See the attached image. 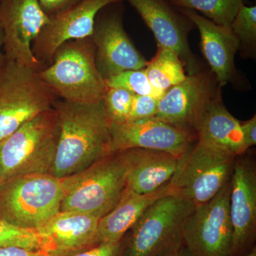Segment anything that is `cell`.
<instances>
[{"label": "cell", "instance_id": "8fae6325", "mask_svg": "<svg viewBox=\"0 0 256 256\" xmlns=\"http://www.w3.org/2000/svg\"><path fill=\"white\" fill-rule=\"evenodd\" d=\"M50 21L38 0H0L4 56L38 72L44 68L34 55L32 46Z\"/></svg>", "mask_w": 256, "mask_h": 256}, {"label": "cell", "instance_id": "d4e9b609", "mask_svg": "<svg viewBox=\"0 0 256 256\" xmlns=\"http://www.w3.org/2000/svg\"><path fill=\"white\" fill-rule=\"evenodd\" d=\"M108 88H121L134 95L150 96L160 100L164 92L152 86L144 68L130 70L106 79Z\"/></svg>", "mask_w": 256, "mask_h": 256}, {"label": "cell", "instance_id": "484cf974", "mask_svg": "<svg viewBox=\"0 0 256 256\" xmlns=\"http://www.w3.org/2000/svg\"><path fill=\"white\" fill-rule=\"evenodd\" d=\"M230 28L242 47L252 52L256 45V6L242 4L230 25Z\"/></svg>", "mask_w": 256, "mask_h": 256}, {"label": "cell", "instance_id": "8992f818", "mask_svg": "<svg viewBox=\"0 0 256 256\" xmlns=\"http://www.w3.org/2000/svg\"><path fill=\"white\" fill-rule=\"evenodd\" d=\"M62 178L50 174L14 176L0 184V218L20 228L38 230L60 212Z\"/></svg>", "mask_w": 256, "mask_h": 256}, {"label": "cell", "instance_id": "4fadbf2b", "mask_svg": "<svg viewBox=\"0 0 256 256\" xmlns=\"http://www.w3.org/2000/svg\"><path fill=\"white\" fill-rule=\"evenodd\" d=\"M229 214L233 228L229 256H244L256 246V164L252 156H237L230 178Z\"/></svg>", "mask_w": 256, "mask_h": 256}, {"label": "cell", "instance_id": "52a82bcc", "mask_svg": "<svg viewBox=\"0 0 256 256\" xmlns=\"http://www.w3.org/2000/svg\"><path fill=\"white\" fill-rule=\"evenodd\" d=\"M58 100L38 74L3 54L0 58V141Z\"/></svg>", "mask_w": 256, "mask_h": 256}, {"label": "cell", "instance_id": "30bf717a", "mask_svg": "<svg viewBox=\"0 0 256 256\" xmlns=\"http://www.w3.org/2000/svg\"><path fill=\"white\" fill-rule=\"evenodd\" d=\"M122 2L112 3L99 12L90 36L96 47V66L105 80L126 70L144 68L148 62L124 31Z\"/></svg>", "mask_w": 256, "mask_h": 256}, {"label": "cell", "instance_id": "d6a6232c", "mask_svg": "<svg viewBox=\"0 0 256 256\" xmlns=\"http://www.w3.org/2000/svg\"><path fill=\"white\" fill-rule=\"evenodd\" d=\"M163 256H192L190 252H188V248L183 246L182 247L180 248L178 250H175L170 254H166V255Z\"/></svg>", "mask_w": 256, "mask_h": 256}, {"label": "cell", "instance_id": "5bb4252c", "mask_svg": "<svg viewBox=\"0 0 256 256\" xmlns=\"http://www.w3.org/2000/svg\"><path fill=\"white\" fill-rule=\"evenodd\" d=\"M124 0H82L78 4L50 16V22L42 28L32 44L37 60L50 65L56 50L65 42L92 36L96 16L102 8Z\"/></svg>", "mask_w": 256, "mask_h": 256}, {"label": "cell", "instance_id": "9a60e30c", "mask_svg": "<svg viewBox=\"0 0 256 256\" xmlns=\"http://www.w3.org/2000/svg\"><path fill=\"white\" fill-rule=\"evenodd\" d=\"M138 12L152 32L158 45L174 52L183 62L188 75L200 72L188 42L194 25L172 4L170 0H126Z\"/></svg>", "mask_w": 256, "mask_h": 256}, {"label": "cell", "instance_id": "d590c367", "mask_svg": "<svg viewBox=\"0 0 256 256\" xmlns=\"http://www.w3.org/2000/svg\"><path fill=\"white\" fill-rule=\"evenodd\" d=\"M2 182V178L1 172H0V184Z\"/></svg>", "mask_w": 256, "mask_h": 256}, {"label": "cell", "instance_id": "ac0fdd59", "mask_svg": "<svg viewBox=\"0 0 256 256\" xmlns=\"http://www.w3.org/2000/svg\"><path fill=\"white\" fill-rule=\"evenodd\" d=\"M178 10L198 28L202 52L212 73L220 88L225 86L235 74L234 60L240 48L238 38L230 28L216 24L193 10Z\"/></svg>", "mask_w": 256, "mask_h": 256}, {"label": "cell", "instance_id": "6da1fadb", "mask_svg": "<svg viewBox=\"0 0 256 256\" xmlns=\"http://www.w3.org/2000/svg\"><path fill=\"white\" fill-rule=\"evenodd\" d=\"M60 136L50 174L65 178L112 154L111 124L104 100L90 105L56 101Z\"/></svg>", "mask_w": 256, "mask_h": 256}, {"label": "cell", "instance_id": "ba28073f", "mask_svg": "<svg viewBox=\"0 0 256 256\" xmlns=\"http://www.w3.org/2000/svg\"><path fill=\"white\" fill-rule=\"evenodd\" d=\"M236 156L197 140L169 183L170 194L195 206L210 201L232 176Z\"/></svg>", "mask_w": 256, "mask_h": 256}, {"label": "cell", "instance_id": "7402d4cb", "mask_svg": "<svg viewBox=\"0 0 256 256\" xmlns=\"http://www.w3.org/2000/svg\"><path fill=\"white\" fill-rule=\"evenodd\" d=\"M144 70L152 86L162 92L182 82L188 76L178 56L172 50L160 45L156 56L148 62Z\"/></svg>", "mask_w": 256, "mask_h": 256}, {"label": "cell", "instance_id": "83f0119b", "mask_svg": "<svg viewBox=\"0 0 256 256\" xmlns=\"http://www.w3.org/2000/svg\"><path fill=\"white\" fill-rule=\"evenodd\" d=\"M158 102L159 100L152 96L134 95L128 120L156 117L158 114Z\"/></svg>", "mask_w": 256, "mask_h": 256}, {"label": "cell", "instance_id": "1f68e13d", "mask_svg": "<svg viewBox=\"0 0 256 256\" xmlns=\"http://www.w3.org/2000/svg\"><path fill=\"white\" fill-rule=\"evenodd\" d=\"M0 256H52L44 252L18 246L0 248Z\"/></svg>", "mask_w": 256, "mask_h": 256}, {"label": "cell", "instance_id": "3957f363", "mask_svg": "<svg viewBox=\"0 0 256 256\" xmlns=\"http://www.w3.org/2000/svg\"><path fill=\"white\" fill-rule=\"evenodd\" d=\"M124 151L116 152L86 169L62 178L60 212H76L100 218L118 203L127 186Z\"/></svg>", "mask_w": 256, "mask_h": 256}, {"label": "cell", "instance_id": "4dcf8cb0", "mask_svg": "<svg viewBox=\"0 0 256 256\" xmlns=\"http://www.w3.org/2000/svg\"><path fill=\"white\" fill-rule=\"evenodd\" d=\"M240 128L246 151L256 144V116L248 120L240 122Z\"/></svg>", "mask_w": 256, "mask_h": 256}, {"label": "cell", "instance_id": "7a4b0ae2", "mask_svg": "<svg viewBox=\"0 0 256 256\" xmlns=\"http://www.w3.org/2000/svg\"><path fill=\"white\" fill-rule=\"evenodd\" d=\"M38 74L57 98L73 104H97L108 88L96 66L92 37L65 42Z\"/></svg>", "mask_w": 256, "mask_h": 256}, {"label": "cell", "instance_id": "603a6c76", "mask_svg": "<svg viewBox=\"0 0 256 256\" xmlns=\"http://www.w3.org/2000/svg\"><path fill=\"white\" fill-rule=\"evenodd\" d=\"M245 0H170L178 9L200 12L202 16L220 26L230 28Z\"/></svg>", "mask_w": 256, "mask_h": 256}, {"label": "cell", "instance_id": "277c9868", "mask_svg": "<svg viewBox=\"0 0 256 256\" xmlns=\"http://www.w3.org/2000/svg\"><path fill=\"white\" fill-rule=\"evenodd\" d=\"M60 136V120L53 107L0 141L2 182L22 175L50 174Z\"/></svg>", "mask_w": 256, "mask_h": 256}, {"label": "cell", "instance_id": "4316f807", "mask_svg": "<svg viewBox=\"0 0 256 256\" xmlns=\"http://www.w3.org/2000/svg\"><path fill=\"white\" fill-rule=\"evenodd\" d=\"M134 96L121 88H108L102 100L112 122L122 124L128 120Z\"/></svg>", "mask_w": 256, "mask_h": 256}, {"label": "cell", "instance_id": "7c38bea8", "mask_svg": "<svg viewBox=\"0 0 256 256\" xmlns=\"http://www.w3.org/2000/svg\"><path fill=\"white\" fill-rule=\"evenodd\" d=\"M114 152L132 149L165 152L182 158L196 142L192 128L170 124L156 117L111 124Z\"/></svg>", "mask_w": 256, "mask_h": 256}, {"label": "cell", "instance_id": "ffe728a7", "mask_svg": "<svg viewBox=\"0 0 256 256\" xmlns=\"http://www.w3.org/2000/svg\"><path fill=\"white\" fill-rule=\"evenodd\" d=\"M197 140L237 156L246 152L240 122L227 110L220 94L216 96L193 126Z\"/></svg>", "mask_w": 256, "mask_h": 256}, {"label": "cell", "instance_id": "f1b7e54d", "mask_svg": "<svg viewBox=\"0 0 256 256\" xmlns=\"http://www.w3.org/2000/svg\"><path fill=\"white\" fill-rule=\"evenodd\" d=\"M122 239L116 242H102L72 256H122Z\"/></svg>", "mask_w": 256, "mask_h": 256}, {"label": "cell", "instance_id": "5b68a950", "mask_svg": "<svg viewBox=\"0 0 256 256\" xmlns=\"http://www.w3.org/2000/svg\"><path fill=\"white\" fill-rule=\"evenodd\" d=\"M194 208L176 195L160 197L128 230L122 256H163L178 250L184 246V224Z\"/></svg>", "mask_w": 256, "mask_h": 256}, {"label": "cell", "instance_id": "cb8c5ba5", "mask_svg": "<svg viewBox=\"0 0 256 256\" xmlns=\"http://www.w3.org/2000/svg\"><path fill=\"white\" fill-rule=\"evenodd\" d=\"M18 246L48 254V242L38 230L20 228L0 218V248Z\"/></svg>", "mask_w": 256, "mask_h": 256}, {"label": "cell", "instance_id": "2e32d148", "mask_svg": "<svg viewBox=\"0 0 256 256\" xmlns=\"http://www.w3.org/2000/svg\"><path fill=\"white\" fill-rule=\"evenodd\" d=\"M220 86L213 74L198 72L164 92L158 102L160 120L192 128L206 106L220 94Z\"/></svg>", "mask_w": 256, "mask_h": 256}, {"label": "cell", "instance_id": "836d02e7", "mask_svg": "<svg viewBox=\"0 0 256 256\" xmlns=\"http://www.w3.org/2000/svg\"><path fill=\"white\" fill-rule=\"evenodd\" d=\"M3 44H4V35H3L2 30L0 26V58L2 57L3 54Z\"/></svg>", "mask_w": 256, "mask_h": 256}, {"label": "cell", "instance_id": "44dd1931", "mask_svg": "<svg viewBox=\"0 0 256 256\" xmlns=\"http://www.w3.org/2000/svg\"><path fill=\"white\" fill-rule=\"evenodd\" d=\"M168 194L169 184L149 194H140L126 188L117 205L99 220L96 244L121 242L144 210Z\"/></svg>", "mask_w": 256, "mask_h": 256}, {"label": "cell", "instance_id": "e0dca14e", "mask_svg": "<svg viewBox=\"0 0 256 256\" xmlns=\"http://www.w3.org/2000/svg\"><path fill=\"white\" fill-rule=\"evenodd\" d=\"M100 218L76 212H60L38 229L52 256H72L96 244Z\"/></svg>", "mask_w": 256, "mask_h": 256}, {"label": "cell", "instance_id": "f546056e", "mask_svg": "<svg viewBox=\"0 0 256 256\" xmlns=\"http://www.w3.org/2000/svg\"><path fill=\"white\" fill-rule=\"evenodd\" d=\"M82 1V0H38L42 9L50 18L68 9L70 6L78 4Z\"/></svg>", "mask_w": 256, "mask_h": 256}, {"label": "cell", "instance_id": "9c48e42d", "mask_svg": "<svg viewBox=\"0 0 256 256\" xmlns=\"http://www.w3.org/2000/svg\"><path fill=\"white\" fill-rule=\"evenodd\" d=\"M230 180L210 201L195 206L183 226V240L192 256H229L232 228Z\"/></svg>", "mask_w": 256, "mask_h": 256}, {"label": "cell", "instance_id": "e575fe53", "mask_svg": "<svg viewBox=\"0 0 256 256\" xmlns=\"http://www.w3.org/2000/svg\"><path fill=\"white\" fill-rule=\"evenodd\" d=\"M244 256H256V247L254 246L252 248V250H250V252H248L246 255Z\"/></svg>", "mask_w": 256, "mask_h": 256}, {"label": "cell", "instance_id": "d6986e66", "mask_svg": "<svg viewBox=\"0 0 256 256\" xmlns=\"http://www.w3.org/2000/svg\"><path fill=\"white\" fill-rule=\"evenodd\" d=\"M124 151L128 164L126 188L140 194H149L169 184L184 156L141 148Z\"/></svg>", "mask_w": 256, "mask_h": 256}]
</instances>
